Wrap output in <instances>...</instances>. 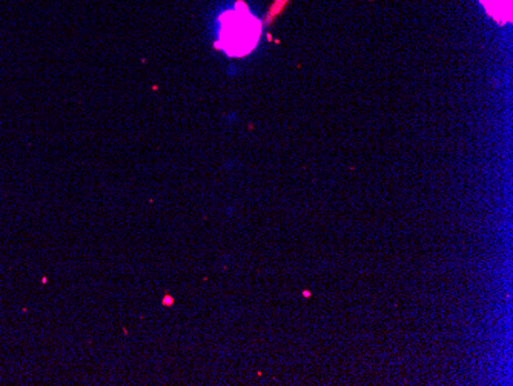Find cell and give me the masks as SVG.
Returning <instances> with one entry per match:
<instances>
[{
  "instance_id": "6da1fadb",
  "label": "cell",
  "mask_w": 513,
  "mask_h": 386,
  "mask_svg": "<svg viewBox=\"0 0 513 386\" xmlns=\"http://www.w3.org/2000/svg\"><path fill=\"white\" fill-rule=\"evenodd\" d=\"M229 16L223 24L222 47L231 56H243L249 53L257 44L259 37V24L254 19H246L245 14Z\"/></svg>"
}]
</instances>
